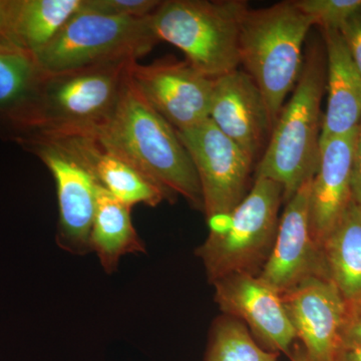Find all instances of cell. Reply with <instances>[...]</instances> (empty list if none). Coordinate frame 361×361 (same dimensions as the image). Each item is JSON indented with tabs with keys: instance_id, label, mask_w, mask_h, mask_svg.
Segmentation results:
<instances>
[{
	"instance_id": "cell-1",
	"label": "cell",
	"mask_w": 361,
	"mask_h": 361,
	"mask_svg": "<svg viewBox=\"0 0 361 361\" xmlns=\"http://www.w3.org/2000/svg\"><path fill=\"white\" fill-rule=\"evenodd\" d=\"M116 61L42 77L13 140L94 137L115 110L130 66Z\"/></svg>"
},
{
	"instance_id": "cell-2",
	"label": "cell",
	"mask_w": 361,
	"mask_h": 361,
	"mask_svg": "<svg viewBox=\"0 0 361 361\" xmlns=\"http://www.w3.org/2000/svg\"><path fill=\"white\" fill-rule=\"evenodd\" d=\"M94 137L169 193L203 211L200 180L177 130L149 106L129 75L115 110Z\"/></svg>"
},
{
	"instance_id": "cell-3",
	"label": "cell",
	"mask_w": 361,
	"mask_h": 361,
	"mask_svg": "<svg viewBox=\"0 0 361 361\" xmlns=\"http://www.w3.org/2000/svg\"><path fill=\"white\" fill-rule=\"evenodd\" d=\"M326 89V52L311 44L293 94L284 104L255 177L275 180L286 203L304 183L314 177L319 164L322 102Z\"/></svg>"
},
{
	"instance_id": "cell-4",
	"label": "cell",
	"mask_w": 361,
	"mask_h": 361,
	"mask_svg": "<svg viewBox=\"0 0 361 361\" xmlns=\"http://www.w3.org/2000/svg\"><path fill=\"white\" fill-rule=\"evenodd\" d=\"M313 23L293 1L249 8L239 37L240 66L264 97L273 128L303 66V45Z\"/></svg>"
},
{
	"instance_id": "cell-5",
	"label": "cell",
	"mask_w": 361,
	"mask_h": 361,
	"mask_svg": "<svg viewBox=\"0 0 361 361\" xmlns=\"http://www.w3.org/2000/svg\"><path fill=\"white\" fill-rule=\"evenodd\" d=\"M248 11L243 0H168L152 16V25L160 42L178 47L190 65L216 80L239 68L240 30Z\"/></svg>"
},
{
	"instance_id": "cell-6",
	"label": "cell",
	"mask_w": 361,
	"mask_h": 361,
	"mask_svg": "<svg viewBox=\"0 0 361 361\" xmlns=\"http://www.w3.org/2000/svg\"><path fill=\"white\" fill-rule=\"evenodd\" d=\"M283 189L275 180L255 177L244 200L219 229L196 250L209 282L232 274L259 275L276 238Z\"/></svg>"
},
{
	"instance_id": "cell-7",
	"label": "cell",
	"mask_w": 361,
	"mask_h": 361,
	"mask_svg": "<svg viewBox=\"0 0 361 361\" xmlns=\"http://www.w3.org/2000/svg\"><path fill=\"white\" fill-rule=\"evenodd\" d=\"M159 42L152 16L118 18L90 11L82 4L35 58L44 73H65L103 63L137 61Z\"/></svg>"
},
{
	"instance_id": "cell-8",
	"label": "cell",
	"mask_w": 361,
	"mask_h": 361,
	"mask_svg": "<svg viewBox=\"0 0 361 361\" xmlns=\"http://www.w3.org/2000/svg\"><path fill=\"white\" fill-rule=\"evenodd\" d=\"M193 161L209 227L224 224L248 194L254 161L210 118L185 130H177Z\"/></svg>"
},
{
	"instance_id": "cell-9",
	"label": "cell",
	"mask_w": 361,
	"mask_h": 361,
	"mask_svg": "<svg viewBox=\"0 0 361 361\" xmlns=\"http://www.w3.org/2000/svg\"><path fill=\"white\" fill-rule=\"evenodd\" d=\"M44 161L56 182L59 200L56 242L75 255L90 253V236L99 184L90 168L63 142L28 140L20 142Z\"/></svg>"
},
{
	"instance_id": "cell-10",
	"label": "cell",
	"mask_w": 361,
	"mask_h": 361,
	"mask_svg": "<svg viewBox=\"0 0 361 361\" xmlns=\"http://www.w3.org/2000/svg\"><path fill=\"white\" fill-rule=\"evenodd\" d=\"M130 82L149 106L176 130L197 127L210 116L214 80L188 61L161 59L130 66Z\"/></svg>"
},
{
	"instance_id": "cell-11",
	"label": "cell",
	"mask_w": 361,
	"mask_h": 361,
	"mask_svg": "<svg viewBox=\"0 0 361 361\" xmlns=\"http://www.w3.org/2000/svg\"><path fill=\"white\" fill-rule=\"evenodd\" d=\"M215 301L225 315L250 329L267 350L290 356L296 339L281 293L258 275L232 274L212 284Z\"/></svg>"
},
{
	"instance_id": "cell-12",
	"label": "cell",
	"mask_w": 361,
	"mask_h": 361,
	"mask_svg": "<svg viewBox=\"0 0 361 361\" xmlns=\"http://www.w3.org/2000/svg\"><path fill=\"white\" fill-rule=\"evenodd\" d=\"M311 180L286 202L272 250L258 275L281 294L311 276L326 278L322 249L311 233Z\"/></svg>"
},
{
	"instance_id": "cell-13",
	"label": "cell",
	"mask_w": 361,
	"mask_h": 361,
	"mask_svg": "<svg viewBox=\"0 0 361 361\" xmlns=\"http://www.w3.org/2000/svg\"><path fill=\"white\" fill-rule=\"evenodd\" d=\"M296 338L312 361H336L348 303L336 285L311 276L281 294Z\"/></svg>"
},
{
	"instance_id": "cell-14",
	"label": "cell",
	"mask_w": 361,
	"mask_h": 361,
	"mask_svg": "<svg viewBox=\"0 0 361 361\" xmlns=\"http://www.w3.org/2000/svg\"><path fill=\"white\" fill-rule=\"evenodd\" d=\"M211 122L256 161L262 157L273 123L262 92L243 70L214 80Z\"/></svg>"
},
{
	"instance_id": "cell-15",
	"label": "cell",
	"mask_w": 361,
	"mask_h": 361,
	"mask_svg": "<svg viewBox=\"0 0 361 361\" xmlns=\"http://www.w3.org/2000/svg\"><path fill=\"white\" fill-rule=\"evenodd\" d=\"M358 128L348 134L320 140L319 164L311 180L310 228L322 244L353 202V165Z\"/></svg>"
},
{
	"instance_id": "cell-16",
	"label": "cell",
	"mask_w": 361,
	"mask_h": 361,
	"mask_svg": "<svg viewBox=\"0 0 361 361\" xmlns=\"http://www.w3.org/2000/svg\"><path fill=\"white\" fill-rule=\"evenodd\" d=\"M63 142L90 168L99 184L126 205L156 207L173 196L139 169L104 148L96 137L51 140Z\"/></svg>"
},
{
	"instance_id": "cell-17",
	"label": "cell",
	"mask_w": 361,
	"mask_h": 361,
	"mask_svg": "<svg viewBox=\"0 0 361 361\" xmlns=\"http://www.w3.org/2000/svg\"><path fill=\"white\" fill-rule=\"evenodd\" d=\"M326 52L327 106L320 140L348 134L361 121V75L336 30H322Z\"/></svg>"
},
{
	"instance_id": "cell-18",
	"label": "cell",
	"mask_w": 361,
	"mask_h": 361,
	"mask_svg": "<svg viewBox=\"0 0 361 361\" xmlns=\"http://www.w3.org/2000/svg\"><path fill=\"white\" fill-rule=\"evenodd\" d=\"M82 4L84 0H9L0 39L35 56Z\"/></svg>"
},
{
	"instance_id": "cell-19",
	"label": "cell",
	"mask_w": 361,
	"mask_h": 361,
	"mask_svg": "<svg viewBox=\"0 0 361 361\" xmlns=\"http://www.w3.org/2000/svg\"><path fill=\"white\" fill-rule=\"evenodd\" d=\"M325 274L346 303L361 301V208L349 204L322 246Z\"/></svg>"
},
{
	"instance_id": "cell-20",
	"label": "cell",
	"mask_w": 361,
	"mask_h": 361,
	"mask_svg": "<svg viewBox=\"0 0 361 361\" xmlns=\"http://www.w3.org/2000/svg\"><path fill=\"white\" fill-rule=\"evenodd\" d=\"M130 209L99 185L90 247L110 274L118 269L123 256L146 253V246L133 225Z\"/></svg>"
},
{
	"instance_id": "cell-21",
	"label": "cell",
	"mask_w": 361,
	"mask_h": 361,
	"mask_svg": "<svg viewBox=\"0 0 361 361\" xmlns=\"http://www.w3.org/2000/svg\"><path fill=\"white\" fill-rule=\"evenodd\" d=\"M42 73L33 54L0 39V132L11 139Z\"/></svg>"
},
{
	"instance_id": "cell-22",
	"label": "cell",
	"mask_w": 361,
	"mask_h": 361,
	"mask_svg": "<svg viewBox=\"0 0 361 361\" xmlns=\"http://www.w3.org/2000/svg\"><path fill=\"white\" fill-rule=\"evenodd\" d=\"M278 356L259 346L244 323L225 315L213 324L204 361H277Z\"/></svg>"
},
{
	"instance_id": "cell-23",
	"label": "cell",
	"mask_w": 361,
	"mask_h": 361,
	"mask_svg": "<svg viewBox=\"0 0 361 361\" xmlns=\"http://www.w3.org/2000/svg\"><path fill=\"white\" fill-rule=\"evenodd\" d=\"M297 8L322 30L339 32L361 9V0H295Z\"/></svg>"
},
{
	"instance_id": "cell-24",
	"label": "cell",
	"mask_w": 361,
	"mask_h": 361,
	"mask_svg": "<svg viewBox=\"0 0 361 361\" xmlns=\"http://www.w3.org/2000/svg\"><path fill=\"white\" fill-rule=\"evenodd\" d=\"M161 2L159 0H84V6L118 18H145L153 16Z\"/></svg>"
},
{
	"instance_id": "cell-25",
	"label": "cell",
	"mask_w": 361,
	"mask_h": 361,
	"mask_svg": "<svg viewBox=\"0 0 361 361\" xmlns=\"http://www.w3.org/2000/svg\"><path fill=\"white\" fill-rule=\"evenodd\" d=\"M361 346V301L348 303L341 331V349Z\"/></svg>"
},
{
	"instance_id": "cell-26",
	"label": "cell",
	"mask_w": 361,
	"mask_h": 361,
	"mask_svg": "<svg viewBox=\"0 0 361 361\" xmlns=\"http://www.w3.org/2000/svg\"><path fill=\"white\" fill-rule=\"evenodd\" d=\"M339 32L361 75V9L346 21Z\"/></svg>"
},
{
	"instance_id": "cell-27",
	"label": "cell",
	"mask_w": 361,
	"mask_h": 361,
	"mask_svg": "<svg viewBox=\"0 0 361 361\" xmlns=\"http://www.w3.org/2000/svg\"><path fill=\"white\" fill-rule=\"evenodd\" d=\"M351 188H353V201L361 208V121L358 126L357 141H356L355 158H353Z\"/></svg>"
},
{
	"instance_id": "cell-28",
	"label": "cell",
	"mask_w": 361,
	"mask_h": 361,
	"mask_svg": "<svg viewBox=\"0 0 361 361\" xmlns=\"http://www.w3.org/2000/svg\"><path fill=\"white\" fill-rule=\"evenodd\" d=\"M336 361H361V346L341 348Z\"/></svg>"
},
{
	"instance_id": "cell-29",
	"label": "cell",
	"mask_w": 361,
	"mask_h": 361,
	"mask_svg": "<svg viewBox=\"0 0 361 361\" xmlns=\"http://www.w3.org/2000/svg\"><path fill=\"white\" fill-rule=\"evenodd\" d=\"M290 358L291 361H312L301 346H297L294 350H292Z\"/></svg>"
},
{
	"instance_id": "cell-30",
	"label": "cell",
	"mask_w": 361,
	"mask_h": 361,
	"mask_svg": "<svg viewBox=\"0 0 361 361\" xmlns=\"http://www.w3.org/2000/svg\"><path fill=\"white\" fill-rule=\"evenodd\" d=\"M9 0H0V35L4 30L6 23L7 9H8Z\"/></svg>"
}]
</instances>
